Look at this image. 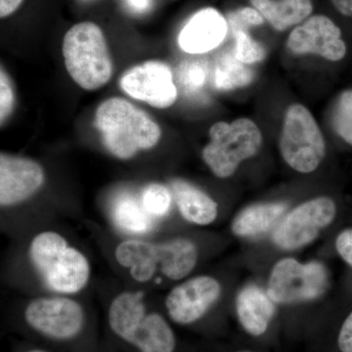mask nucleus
Returning <instances> with one entry per match:
<instances>
[{"label":"nucleus","mask_w":352,"mask_h":352,"mask_svg":"<svg viewBox=\"0 0 352 352\" xmlns=\"http://www.w3.org/2000/svg\"><path fill=\"white\" fill-rule=\"evenodd\" d=\"M95 126L106 149L124 161L153 149L162 138V129L147 113L120 97L102 102L95 112Z\"/></svg>","instance_id":"1"},{"label":"nucleus","mask_w":352,"mask_h":352,"mask_svg":"<svg viewBox=\"0 0 352 352\" xmlns=\"http://www.w3.org/2000/svg\"><path fill=\"white\" fill-rule=\"evenodd\" d=\"M109 325L118 337L140 352H175L176 339L170 324L149 312L141 293L124 292L109 308Z\"/></svg>","instance_id":"2"},{"label":"nucleus","mask_w":352,"mask_h":352,"mask_svg":"<svg viewBox=\"0 0 352 352\" xmlns=\"http://www.w3.org/2000/svg\"><path fill=\"white\" fill-rule=\"evenodd\" d=\"M30 258L48 288L73 295L82 291L90 277V265L82 252L71 247L61 234L44 231L34 236Z\"/></svg>","instance_id":"3"},{"label":"nucleus","mask_w":352,"mask_h":352,"mask_svg":"<svg viewBox=\"0 0 352 352\" xmlns=\"http://www.w3.org/2000/svg\"><path fill=\"white\" fill-rule=\"evenodd\" d=\"M62 52L69 76L83 89H99L112 78L113 64L107 41L95 23L73 25L65 34Z\"/></svg>","instance_id":"4"},{"label":"nucleus","mask_w":352,"mask_h":352,"mask_svg":"<svg viewBox=\"0 0 352 352\" xmlns=\"http://www.w3.org/2000/svg\"><path fill=\"white\" fill-rule=\"evenodd\" d=\"M208 135L210 142L204 148L201 157L219 178L233 175L243 161L258 154L263 144L258 126L245 118L231 124L217 122L210 127Z\"/></svg>","instance_id":"5"},{"label":"nucleus","mask_w":352,"mask_h":352,"mask_svg":"<svg viewBox=\"0 0 352 352\" xmlns=\"http://www.w3.org/2000/svg\"><path fill=\"white\" fill-rule=\"evenodd\" d=\"M280 151L284 161L302 173L316 170L325 157V139L321 129L312 113L300 104H294L287 109Z\"/></svg>","instance_id":"6"},{"label":"nucleus","mask_w":352,"mask_h":352,"mask_svg":"<svg viewBox=\"0 0 352 352\" xmlns=\"http://www.w3.org/2000/svg\"><path fill=\"white\" fill-rule=\"evenodd\" d=\"M328 282L323 264H302L294 258H284L273 267L267 293L277 303L308 302L323 295Z\"/></svg>","instance_id":"7"},{"label":"nucleus","mask_w":352,"mask_h":352,"mask_svg":"<svg viewBox=\"0 0 352 352\" xmlns=\"http://www.w3.org/2000/svg\"><path fill=\"white\" fill-rule=\"evenodd\" d=\"M336 214L337 206L328 197L305 201L278 222L273 241L283 250L300 249L316 239L321 231L332 223Z\"/></svg>","instance_id":"8"},{"label":"nucleus","mask_w":352,"mask_h":352,"mask_svg":"<svg viewBox=\"0 0 352 352\" xmlns=\"http://www.w3.org/2000/svg\"><path fill=\"white\" fill-rule=\"evenodd\" d=\"M25 319L36 332L51 339L67 340L82 332L85 315L82 305L72 298L46 296L28 305Z\"/></svg>","instance_id":"9"},{"label":"nucleus","mask_w":352,"mask_h":352,"mask_svg":"<svg viewBox=\"0 0 352 352\" xmlns=\"http://www.w3.org/2000/svg\"><path fill=\"white\" fill-rule=\"evenodd\" d=\"M120 87L132 98L157 109L170 108L177 98L171 69L161 61H147L127 69Z\"/></svg>","instance_id":"10"},{"label":"nucleus","mask_w":352,"mask_h":352,"mask_svg":"<svg viewBox=\"0 0 352 352\" xmlns=\"http://www.w3.org/2000/svg\"><path fill=\"white\" fill-rule=\"evenodd\" d=\"M220 294L221 287L214 278H192L171 289L166 298V311L176 324L191 325L208 314Z\"/></svg>","instance_id":"11"},{"label":"nucleus","mask_w":352,"mask_h":352,"mask_svg":"<svg viewBox=\"0 0 352 352\" xmlns=\"http://www.w3.org/2000/svg\"><path fill=\"white\" fill-rule=\"evenodd\" d=\"M287 46L295 54H314L333 62L344 59L346 54L340 28L323 15L314 16L296 28L289 36Z\"/></svg>","instance_id":"12"},{"label":"nucleus","mask_w":352,"mask_h":352,"mask_svg":"<svg viewBox=\"0 0 352 352\" xmlns=\"http://www.w3.org/2000/svg\"><path fill=\"white\" fill-rule=\"evenodd\" d=\"M43 166L29 157L0 155V205L2 208L19 205L29 200L43 186Z\"/></svg>","instance_id":"13"},{"label":"nucleus","mask_w":352,"mask_h":352,"mask_svg":"<svg viewBox=\"0 0 352 352\" xmlns=\"http://www.w3.org/2000/svg\"><path fill=\"white\" fill-rule=\"evenodd\" d=\"M228 24L214 8L194 14L178 36L180 48L190 54H203L214 50L226 38Z\"/></svg>","instance_id":"14"},{"label":"nucleus","mask_w":352,"mask_h":352,"mask_svg":"<svg viewBox=\"0 0 352 352\" xmlns=\"http://www.w3.org/2000/svg\"><path fill=\"white\" fill-rule=\"evenodd\" d=\"M148 261L155 274L160 271L163 276L177 281L195 267L198 250L192 241L185 238H175L161 244L150 243Z\"/></svg>","instance_id":"15"},{"label":"nucleus","mask_w":352,"mask_h":352,"mask_svg":"<svg viewBox=\"0 0 352 352\" xmlns=\"http://www.w3.org/2000/svg\"><path fill=\"white\" fill-rule=\"evenodd\" d=\"M238 319L245 332L261 337L267 332L275 314L274 302L268 293L254 285L240 292L236 300Z\"/></svg>","instance_id":"16"},{"label":"nucleus","mask_w":352,"mask_h":352,"mask_svg":"<svg viewBox=\"0 0 352 352\" xmlns=\"http://www.w3.org/2000/svg\"><path fill=\"white\" fill-rule=\"evenodd\" d=\"M171 189L183 219L197 226H208L217 219V204L205 192L180 179L171 182Z\"/></svg>","instance_id":"17"},{"label":"nucleus","mask_w":352,"mask_h":352,"mask_svg":"<svg viewBox=\"0 0 352 352\" xmlns=\"http://www.w3.org/2000/svg\"><path fill=\"white\" fill-rule=\"evenodd\" d=\"M288 210L286 203L258 204L243 210L232 222V231L240 237H252L277 226Z\"/></svg>","instance_id":"18"},{"label":"nucleus","mask_w":352,"mask_h":352,"mask_svg":"<svg viewBox=\"0 0 352 352\" xmlns=\"http://www.w3.org/2000/svg\"><path fill=\"white\" fill-rule=\"evenodd\" d=\"M254 9L282 32L307 19L314 10L311 0H251Z\"/></svg>","instance_id":"19"},{"label":"nucleus","mask_w":352,"mask_h":352,"mask_svg":"<svg viewBox=\"0 0 352 352\" xmlns=\"http://www.w3.org/2000/svg\"><path fill=\"white\" fill-rule=\"evenodd\" d=\"M113 219L122 230L131 234H143L151 230L152 217L143 204L132 195H122L113 206Z\"/></svg>","instance_id":"20"},{"label":"nucleus","mask_w":352,"mask_h":352,"mask_svg":"<svg viewBox=\"0 0 352 352\" xmlns=\"http://www.w3.org/2000/svg\"><path fill=\"white\" fill-rule=\"evenodd\" d=\"M254 78V72L237 59L234 51L222 55L215 66L214 85L220 90L247 87Z\"/></svg>","instance_id":"21"},{"label":"nucleus","mask_w":352,"mask_h":352,"mask_svg":"<svg viewBox=\"0 0 352 352\" xmlns=\"http://www.w3.org/2000/svg\"><path fill=\"white\" fill-rule=\"evenodd\" d=\"M331 122L336 133L352 146V89L344 90L336 99Z\"/></svg>","instance_id":"22"},{"label":"nucleus","mask_w":352,"mask_h":352,"mask_svg":"<svg viewBox=\"0 0 352 352\" xmlns=\"http://www.w3.org/2000/svg\"><path fill=\"white\" fill-rule=\"evenodd\" d=\"M171 194L168 187L160 183H151L143 191L142 204L152 217H163L171 207Z\"/></svg>","instance_id":"23"},{"label":"nucleus","mask_w":352,"mask_h":352,"mask_svg":"<svg viewBox=\"0 0 352 352\" xmlns=\"http://www.w3.org/2000/svg\"><path fill=\"white\" fill-rule=\"evenodd\" d=\"M235 38L234 54L238 60L245 65L258 63L266 57L263 45L250 36L248 31L232 32Z\"/></svg>","instance_id":"24"},{"label":"nucleus","mask_w":352,"mask_h":352,"mask_svg":"<svg viewBox=\"0 0 352 352\" xmlns=\"http://www.w3.org/2000/svg\"><path fill=\"white\" fill-rule=\"evenodd\" d=\"M264 18L256 9L245 7L227 15V24L231 32L248 31L252 25H263Z\"/></svg>","instance_id":"25"},{"label":"nucleus","mask_w":352,"mask_h":352,"mask_svg":"<svg viewBox=\"0 0 352 352\" xmlns=\"http://www.w3.org/2000/svg\"><path fill=\"white\" fill-rule=\"evenodd\" d=\"M14 90L12 82L3 67L0 71V124L3 126L10 117L14 108Z\"/></svg>","instance_id":"26"},{"label":"nucleus","mask_w":352,"mask_h":352,"mask_svg":"<svg viewBox=\"0 0 352 352\" xmlns=\"http://www.w3.org/2000/svg\"><path fill=\"white\" fill-rule=\"evenodd\" d=\"M206 71L199 63L182 65L179 72V82L187 91H195L204 85Z\"/></svg>","instance_id":"27"},{"label":"nucleus","mask_w":352,"mask_h":352,"mask_svg":"<svg viewBox=\"0 0 352 352\" xmlns=\"http://www.w3.org/2000/svg\"><path fill=\"white\" fill-rule=\"evenodd\" d=\"M337 352H352V311L342 320L335 338Z\"/></svg>","instance_id":"28"},{"label":"nucleus","mask_w":352,"mask_h":352,"mask_svg":"<svg viewBox=\"0 0 352 352\" xmlns=\"http://www.w3.org/2000/svg\"><path fill=\"white\" fill-rule=\"evenodd\" d=\"M336 248L342 258L352 267V229H346L338 236Z\"/></svg>","instance_id":"29"},{"label":"nucleus","mask_w":352,"mask_h":352,"mask_svg":"<svg viewBox=\"0 0 352 352\" xmlns=\"http://www.w3.org/2000/svg\"><path fill=\"white\" fill-rule=\"evenodd\" d=\"M24 0H0V17L2 19L12 15L22 6Z\"/></svg>","instance_id":"30"},{"label":"nucleus","mask_w":352,"mask_h":352,"mask_svg":"<svg viewBox=\"0 0 352 352\" xmlns=\"http://www.w3.org/2000/svg\"><path fill=\"white\" fill-rule=\"evenodd\" d=\"M332 2L340 13L352 17V0H332Z\"/></svg>","instance_id":"31"},{"label":"nucleus","mask_w":352,"mask_h":352,"mask_svg":"<svg viewBox=\"0 0 352 352\" xmlns=\"http://www.w3.org/2000/svg\"><path fill=\"white\" fill-rule=\"evenodd\" d=\"M129 7L136 12H144L150 6V0H126Z\"/></svg>","instance_id":"32"},{"label":"nucleus","mask_w":352,"mask_h":352,"mask_svg":"<svg viewBox=\"0 0 352 352\" xmlns=\"http://www.w3.org/2000/svg\"><path fill=\"white\" fill-rule=\"evenodd\" d=\"M233 352H256L254 351H252V349H239V351H236Z\"/></svg>","instance_id":"33"},{"label":"nucleus","mask_w":352,"mask_h":352,"mask_svg":"<svg viewBox=\"0 0 352 352\" xmlns=\"http://www.w3.org/2000/svg\"><path fill=\"white\" fill-rule=\"evenodd\" d=\"M27 352H47V351H41V349H32V351H29Z\"/></svg>","instance_id":"34"}]
</instances>
